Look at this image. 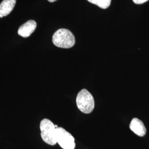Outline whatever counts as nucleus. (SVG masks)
Masks as SVG:
<instances>
[{
    "label": "nucleus",
    "mask_w": 149,
    "mask_h": 149,
    "mask_svg": "<svg viewBox=\"0 0 149 149\" xmlns=\"http://www.w3.org/2000/svg\"><path fill=\"white\" fill-rule=\"evenodd\" d=\"M54 44L61 48L72 47L75 44V38L72 33L66 29H60L54 34L53 36Z\"/></svg>",
    "instance_id": "1"
},
{
    "label": "nucleus",
    "mask_w": 149,
    "mask_h": 149,
    "mask_svg": "<svg viewBox=\"0 0 149 149\" xmlns=\"http://www.w3.org/2000/svg\"><path fill=\"white\" fill-rule=\"evenodd\" d=\"M58 127L48 119H44L40 124L41 136L43 141L50 145H55L56 141V129Z\"/></svg>",
    "instance_id": "2"
},
{
    "label": "nucleus",
    "mask_w": 149,
    "mask_h": 149,
    "mask_svg": "<svg viewBox=\"0 0 149 149\" xmlns=\"http://www.w3.org/2000/svg\"><path fill=\"white\" fill-rule=\"evenodd\" d=\"M76 104L80 111L85 114L90 113L95 108L93 97L86 89H83L79 92L76 98Z\"/></svg>",
    "instance_id": "3"
},
{
    "label": "nucleus",
    "mask_w": 149,
    "mask_h": 149,
    "mask_svg": "<svg viewBox=\"0 0 149 149\" xmlns=\"http://www.w3.org/2000/svg\"><path fill=\"white\" fill-rule=\"evenodd\" d=\"M57 143L63 149H74L75 142L74 136L65 129L58 127L56 129Z\"/></svg>",
    "instance_id": "4"
},
{
    "label": "nucleus",
    "mask_w": 149,
    "mask_h": 149,
    "mask_svg": "<svg viewBox=\"0 0 149 149\" xmlns=\"http://www.w3.org/2000/svg\"><path fill=\"white\" fill-rule=\"evenodd\" d=\"M36 27V22L33 20H29L19 28L18 33L22 37H28L34 32Z\"/></svg>",
    "instance_id": "5"
},
{
    "label": "nucleus",
    "mask_w": 149,
    "mask_h": 149,
    "mask_svg": "<svg viewBox=\"0 0 149 149\" xmlns=\"http://www.w3.org/2000/svg\"><path fill=\"white\" fill-rule=\"evenodd\" d=\"M129 127L132 132L139 136H144L146 133V129L144 123L136 118H134L132 120Z\"/></svg>",
    "instance_id": "6"
},
{
    "label": "nucleus",
    "mask_w": 149,
    "mask_h": 149,
    "mask_svg": "<svg viewBox=\"0 0 149 149\" xmlns=\"http://www.w3.org/2000/svg\"><path fill=\"white\" fill-rule=\"evenodd\" d=\"M16 0H3L0 4V18L8 15L16 5Z\"/></svg>",
    "instance_id": "7"
},
{
    "label": "nucleus",
    "mask_w": 149,
    "mask_h": 149,
    "mask_svg": "<svg viewBox=\"0 0 149 149\" xmlns=\"http://www.w3.org/2000/svg\"><path fill=\"white\" fill-rule=\"evenodd\" d=\"M87 1L91 3L98 6L99 7L101 8L106 9L111 5L112 0H87Z\"/></svg>",
    "instance_id": "8"
},
{
    "label": "nucleus",
    "mask_w": 149,
    "mask_h": 149,
    "mask_svg": "<svg viewBox=\"0 0 149 149\" xmlns=\"http://www.w3.org/2000/svg\"><path fill=\"white\" fill-rule=\"evenodd\" d=\"M148 1H149V0H133V1L135 4H138V5L143 4Z\"/></svg>",
    "instance_id": "9"
},
{
    "label": "nucleus",
    "mask_w": 149,
    "mask_h": 149,
    "mask_svg": "<svg viewBox=\"0 0 149 149\" xmlns=\"http://www.w3.org/2000/svg\"><path fill=\"white\" fill-rule=\"evenodd\" d=\"M49 2H55V1H57V0H48Z\"/></svg>",
    "instance_id": "10"
}]
</instances>
